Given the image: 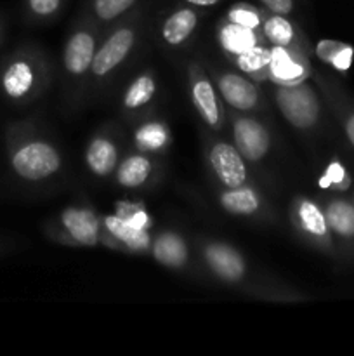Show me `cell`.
<instances>
[{"mask_svg":"<svg viewBox=\"0 0 354 356\" xmlns=\"http://www.w3.org/2000/svg\"><path fill=\"white\" fill-rule=\"evenodd\" d=\"M325 218L330 228L337 235L344 236V238L354 236V205L342 200L332 202L328 209H326Z\"/></svg>","mask_w":354,"mask_h":356,"instance_id":"cell-17","label":"cell"},{"mask_svg":"<svg viewBox=\"0 0 354 356\" xmlns=\"http://www.w3.org/2000/svg\"><path fill=\"white\" fill-rule=\"evenodd\" d=\"M271 73L280 82H294L304 76V66L294 61L292 56L285 51V47H276L271 51Z\"/></svg>","mask_w":354,"mask_h":356,"instance_id":"cell-19","label":"cell"},{"mask_svg":"<svg viewBox=\"0 0 354 356\" xmlns=\"http://www.w3.org/2000/svg\"><path fill=\"white\" fill-rule=\"evenodd\" d=\"M353 56H354V49L351 47V45L342 44V47L337 51V54L333 56L330 65H332L335 70H339V72H347V70L351 68V65H353Z\"/></svg>","mask_w":354,"mask_h":356,"instance_id":"cell-29","label":"cell"},{"mask_svg":"<svg viewBox=\"0 0 354 356\" xmlns=\"http://www.w3.org/2000/svg\"><path fill=\"white\" fill-rule=\"evenodd\" d=\"M153 256L163 266L179 268L186 263L187 249L180 236L174 233H163L153 243Z\"/></svg>","mask_w":354,"mask_h":356,"instance_id":"cell-10","label":"cell"},{"mask_svg":"<svg viewBox=\"0 0 354 356\" xmlns=\"http://www.w3.org/2000/svg\"><path fill=\"white\" fill-rule=\"evenodd\" d=\"M189 3H194V6H201V7H207V6H214L217 3L219 0H187Z\"/></svg>","mask_w":354,"mask_h":356,"instance_id":"cell-34","label":"cell"},{"mask_svg":"<svg viewBox=\"0 0 354 356\" xmlns=\"http://www.w3.org/2000/svg\"><path fill=\"white\" fill-rule=\"evenodd\" d=\"M229 19L236 24H242V26L250 28H257L260 24V17L252 7H235V9L229 13Z\"/></svg>","mask_w":354,"mask_h":356,"instance_id":"cell-27","label":"cell"},{"mask_svg":"<svg viewBox=\"0 0 354 356\" xmlns=\"http://www.w3.org/2000/svg\"><path fill=\"white\" fill-rule=\"evenodd\" d=\"M194 26H196V13L191 9H179L163 23L162 37L167 44L179 45L193 33Z\"/></svg>","mask_w":354,"mask_h":356,"instance_id":"cell-12","label":"cell"},{"mask_svg":"<svg viewBox=\"0 0 354 356\" xmlns=\"http://www.w3.org/2000/svg\"><path fill=\"white\" fill-rule=\"evenodd\" d=\"M12 167L23 179L40 181L58 172L61 167V159L51 145L33 141L14 153Z\"/></svg>","mask_w":354,"mask_h":356,"instance_id":"cell-1","label":"cell"},{"mask_svg":"<svg viewBox=\"0 0 354 356\" xmlns=\"http://www.w3.org/2000/svg\"><path fill=\"white\" fill-rule=\"evenodd\" d=\"M121 218L127 219L128 222H132L134 226L141 229H148L149 226V218L142 211H135V209H130L128 205H124L121 207Z\"/></svg>","mask_w":354,"mask_h":356,"instance_id":"cell-31","label":"cell"},{"mask_svg":"<svg viewBox=\"0 0 354 356\" xmlns=\"http://www.w3.org/2000/svg\"><path fill=\"white\" fill-rule=\"evenodd\" d=\"M151 174V162L146 156L134 155L128 156L121 165L118 167L117 181L125 188H137L146 183Z\"/></svg>","mask_w":354,"mask_h":356,"instance_id":"cell-14","label":"cell"},{"mask_svg":"<svg viewBox=\"0 0 354 356\" xmlns=\"http://www.w3.org/2000/svg\"><path fill=\"white\" fill-rule=\"evenodd\" d=\"M153 94H155V82H153V79L149 75H142L128 87L127 94L124 97V104L127 108H130V110H134V108L149 103Z\"/></svg>","mask_w":354,"mask_h":356,"instance_id":"cell-23","label":"cell"},{"mask_svg":"<svg viewBox=\"0 0 354 356\" xmlns=\"http://www.w3.org/2000/svg\"><path fill=\"white\" fill-rule=\"evenodd\" d=\"M94 38L87 31H78L66 44L62 63L71 75H82L90 68L94 59Z\"/></svg>","mask_w":354,"mask_h":356,"instance_id":"cell-9","label":"cell"},{"mask_svg":"<svg viewBox=\"0 0 354 356\" xmlns=\"http://www.w3.org/2000/svg\"><path fill=\"white\" fill-rule=\"evenodd\" d=\"M219 89L226 103L231 104L236 110H252L259 101L255 86L250 80L235 73H226L219 80Z\"/></svg>","mask_w":354,"mask_h":356,"instance_id":"cell-7","label":"cell"},{"mask_svg":"<svg viewBox=\"0 0 354 356\" xmlns=\"http://www.w3.org/2000/svg\"><path fill=\"white\" fill-rule=\"evenodd\" d=\"M33 86V70L28 63L16 61L3 75V89L10 97H21Z\"/></svg>","mask_w":354,"mask_h":356,"instance_id":"cell-16","label":"cell"},{"mask_svg":"<svg viewBox=\"0 0 354 356\" xmlns=\"http://www.w3.org/2000/svg\"><path fill=\"white\" fill-rule=\"evenodd\" d=\"M30 9L38 16H51L61 6V0H28Z\"/></svg>","mask_w":354,"mask_h":356,"instance_id":"cell-30","label":"cell"},{"mask_svg":"<svg viewBox=\"0 0 354 356\" xmlns=\"http://www.w3.org/2000/svg\"><path fill=\"white\" fill-rule=\"evenodd\" d=\"M193 101L198 111L208 125H219V104L215 97V90L207 79L198 80L193 86Z\"/></svg>","mask_w":354,"mask_h":356,"instance_id":"cell-15","label":"cell"},{"mask_svg":"<svg viewBox=\"0 0 354 356\" xmlns=\"http://www.w3.org/2000/svg\"><path fill=\"white\" fill-rule=\"evenodd\" d=\"M276 103L288 124L297 129H309L316 124L319 115L318 97L307 86L281 87Z\"/></svg>","mask_w":354,"mask_h":356,"instance_id":"cell-2","label":"cell"},{"mask_svg":"<svg viewBox=\"0 0 354 356\" xmlns=\"http://www.w3.org/2000/svg\"><path fill=\"white\" fill-rule=\"evenodd\" d=\"M210 165L217 179L229 190L245 184L246 167L236 146L228 143H215L210 152Z\"/></svg>","mask_w":354,"mask_h":356,"instance_id":"cell-3","label":"cell"},{"mask_svg":"<svg viewBox=\"0 0 354 356\" xmlns=\"http://www.w3.org/2000/svg\"><path fill=\"white\" fill-rule=\"evenodd\" d=\"M222 207L236 216H250L259 209V198L250 188H233L221 197Z\"/></svg>","mask_w":354,"mask_h":356,"instance_id":"cell-18","label":"cell"},{"mask_svg":"<svg viewBox=\"0 0 354 356\" xmlns=\"http://www.w3.org/2000/svg\"><path fill=\"white\" fill-rule=\"evenodd\" d=\"M135 35L130 28H120L115 31L110 38L103 44V47L94 54L92 59V73L97 76H103L110 73L111 70L117 68L127 54L130 52L132 45H134Z\"/></svg>","mask_w":354,"mask_h":356,"instance_id":"cell-5","label":"cell"},{"mask_svg":"<svg viewBox=\"0 0 354 356\" xmlns=\"http://www.w3.org/2000/svg\"><path fill=\"white\" fill-rule=\"evenodd\" d=\"M233 138L235 146L243 156V160L248 162H259L269 152V134L253 118H239L233 127Z\"/></svg>","mask_w":354,"mask_h":356,"instance_id":"cell-4","label":"cell"},{"mask_svg":"<svg viewBox=\"0 0 354 356\" xmlns=\"http://www.w3.org/2000/svg\"><path fill=\"white\" fill-rule=\"evenodd\" d=\"M222 45L228 49L229 52H235V54H242L243 51H248L250 47L255 45V35L250 28L242 26V24L229 23L222 28L221 35Z\"/></svg>","mask_w":354,"mask_h":356,"instance_id":"cell-20","label":"cell"},{"mask_svg":"<svg viewBox=\"0 0 354 356\" xmlns=\"http://www.w3.org/2000/svg\"><path fill=\"white\" fill-rule=\"evenodd\" d=\"M346 132H347V138H349L351 145L354 146V113L346 120Z\"/></svg>","mask_w":354,"mask_h":356,"instance_id":"cell-33","label":"cell"},{"mask_svg":"<svg viewBox=\"0 0 354 356\" xmlns=\"http://www.w3.org/2000/svg\"><path fill=\"white\" fill-rule=\"evenodd\" d=\"M61 221L75 242L89 247L97 243L99 222L90 211H87V209H66L61 216Z\"/></svg>","mask_w":354,"mask_h":356,"instance_id":"cell-8","label":"cell"},{"mask_svg":"<svg viewBox=\"0 0 354 356\" xmlns=\"http://www.w3.org/2000/svg\"><path fill=\"white\" fill-rule=\"evenodd\" d=\"M267 9L273 10L274 14H288L294 9V2L292 0H260Z\"/></svg>","mask_w":354,"mask_h":356,"instance_id":"cell-32","label":"cell"},{"mask_svg":"<svg viewBox=\"0 0 354 356\" xmlns=\"http://www.w3.org/2000/svg\"><path fill=\"white\" fill-rule=\"evenodd\" d=\"M167 129L158 122H149L135 132L134 139L141 149H160L167 143Z\"/></svg>","mask_w":354,"mask_h":356,"instance_id":"cell-24","label":"cell"},{"mask_svg":"<svg viewBox=\"0 0 354 356\" xmlns=\"http://www.w3.org/2000/svg\"><path fill=\"white\" fill-rule=\"evenodd\" d=\"M264 33L267 40L276 47H287L294 38V28L288 19H285L283 14H274L264 23Z\"/></svg>","mask_w":354,"mask_h":356,"instance_id":"cell-22","label":"cell"},{"mask_svg":"<svg viewBox=\"0 0 354 356\" xmlns=\"http://www.w3.org/2000/svg\"><path fill=\"white\" fill-rule=\"evenodd\" d=\"M347 176H346V170H344V167L340 165L339 162H333L330 163V167L326 169L325 176L319 179V186L321 188H330L332 184H344L346 183Z\"/></svg>","mask_w":354,"mask_h":356,"instance_id":"cell-28","label":"cell"},{"mask_svg":"<svg viewBox=\"0 0 354 356\" xmlns=\"http://www.w3.org/2000/svg\"><path fill=\"white\" fill-rule=\"evenodd\" d=\"M118 162L117 148L104 138L94 139L87 149V165L96 176H108L113 172Z\"/></svg>","mask_w":354,"mask_h":356,"instance_id":"cell-11","label":"cell"},{"mask_svg":"<svg viewBox=\"0 0 354 356\" xmlns=\"http://www.w3.org/2000/svg\"><path fill=\"white\" fill-rule=\"evenodd\" d=\"M298 221H301L302 228L312 236L323 238L328 233V222H326L325 214L319 211V207L312 202L304 200L298 205Z\"/></svg>","mask_w":354,"mask_h":356,"instance_id":"cell-21","label":"cell"},{"mask_svg":"<svg viewBox=\"0 0 354 356\" xmlns=\"http://www.w3.org/2000/svg\"><path fill=\"white\" fill-rule=\"evenodd\" d=\"M205 259H207L208 266L214 270V273L222 280L236 282L245 273V263H243L242 256L235 249L222 245V243H214L208 247L205 250Z\"/></svg>","mask_w":354,"mask_h":356,"instance_id":"cell-6","label":"cell"},{"mask_svg":"<svg viewBox=\"0 0 354 356\" xmlns=\"http://www.w3.org/2000/svg\"><path fill=\"white\" fill-rule=\"evenodd\" d=\"M271 63V51L266 47H250L248 51H243L238 54V66L239 70L246 73H253L262 70L264 66H269Z\"/></svg>","mask_w":354,"mask_h":356,"instance_id":"cell-25","label":"cell"},{"mask_svg":"<svg viewBox=\"0 0 354 356\" xmlns=\"http://www.w3.org/2000/svg\"><path fill=\"white\" fill-rule=\"evenodd\" d=\"M135 0H94V13L99 19L111 21L124 14Z\"/></svg>","mask_w":354,"mask_h":356,"instance_id":"cell-26","label":"cell"},{"mask_svg":"<svg viewBox=\"0 0 354 356\" xmlns=\"http://www.w3.org/2000/svg\"><path fill=\"white\" fill-rule=\"evenodd\" d=\"M106 222V228L115 238H118L120 242H124L125 245L130 247V249L142 250L149 245V236L146 233V229L137 228L132 222H128L127 219H124L121 216H110V218L104 219Z\"/></svg>","mask_w":354,"mask_h":356,"instance_id":"cell-13","label":"cell"}]
</instances>
